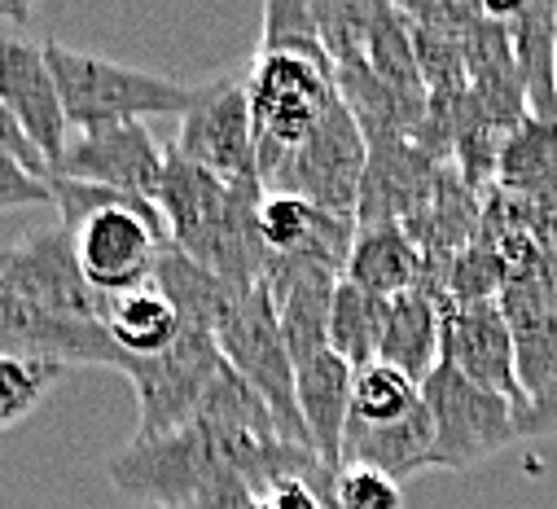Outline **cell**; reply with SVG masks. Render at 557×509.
I'll use <instances>...</instances> for the list:
<instances>
[{"instance_id":"6da1fadb","label":"cell","mask_w":557,"mask_h":509,"mask_svg":"<svg viewBox=\"0 0 557 509\" xmlns=\"http://www.w3.org/2000/svg\"><path fill=\"white\" fill-rule=\"evenodd\" d=\"M0 351L53 360L62 369L123 364V351L106 334V299L84 282L66 224L0 246Z\"/></svg>"},{"instance_id":"7a4b0ae2","label":"cell","mask_w":557,"mask_h":509,"mask_svg":"<svg viewBox=\"0 0 557 509\" xmlns=\"http://www.w3.org/2000/svg\"><path fill=\"white\" fill-rule=\"evenodd\" d=\"M259 202L263 198L242 194L168 150V176L159 194L168 241L181 254H189L198 269L228 282L233 290L263 286L272 264V250L263 246L259 233Z\"/></svg>"},{"instance_id":"3957f363","label":"cell","mask_w":557,"mask_h":509,"mask_svg":"<svg viewBox=\"0 0 557 509\" xmlns=\"http://www.w3.org/2000/svg\"><path fill=\"white\" fill-rule=\"evenodd\" d=\"M45 62L62 92V110L75 133H101L119 123H146L150 114H185L198 88L110 62L101 53L66 49L62 40H45Z\"/></svg>"},{"instance_id":"277c9868","label":"cell","mask_w":557,"mask_h":509,"mask_svg":"<svg viewBox=\"0 0 557 509\" xmlns=\"http://www.w3.org/2000/svg\"><path fill=\"white\" fill-rule=\"evenodd\" d=\"M246 101L255 127L259 181L268 194L282 163L317 133V123L338 101L334 66L295 53H255V62L246 66Z\"/></svg>"},{"instance_id":"5b68a950","label":"cell","mask_w":557,"mask_h":509,"mask_svg":"<svg viewBox=\"0 0 557 509\" xmlns=\"http://www.w3.org/2000/svg\"><path fill=\"white\" fill-rule=\"evenodd\" d=\"M215 347H220L224 364L237 377H246L255 396L268 405L276 431L290 444L308 448V435L299 422V400H295V360L286 351L282 325H276V308L263 286L233 295V303L224 308V316L215 325Z\"/></svg>"},{"instance_id":"8992f818","label":"cell","mask_w":557,"mask_h":509,"mask_svg":"<svg viewBox=\"0 0 557 509\" xmlns=\"http://www.w3.org/2000/svg\"><path fill=\"white\" fill-rule=\"evenodd\" d=\"M119 373L136 392V435L132 439H159L198 418L207 392L224 373V356L215 347V334L181 325V334L168 351L123 356Z\"/></svg>"},{"instance_id":"52a82bcc","label":"cell","mask_w":557,"mask_h":509,"mask_svg":"<svg viewBox=\"0 0 557 509\" xmlns=\"http://www.w3.org/2000/svg\"><path fill=\"white\" fill-rule=\"evenodd\" d=\"M168 150L176 159L220 176L224 185L263 198L255 127H250V101H246V71L211 79L207 88H198L194 105L181 114V133H176V141Z\"/></svg>"},{"instance_id":"ba28073f","label":"cell","mask_w":557,"mask_h":509,"mask_svg":"<svg viewBox=\"0 0 557 509\" xmlns=\"http://www.w3.org/2000/svg\"><path fill=\"white\" fill-rule=\"evenodd\" d=\"M422 405L435 422V457L431 470H470L496 457L518 439L513 418L518 409L496 396L474 387L453 364H435V373L422 382Z\"/></svg>"},{"instance_id":"9c48e42d","label":"cell","mask_w":557,"mask_h":509,"mask_svg":"<svg viewBox=\"0 0 557 509\" xmlns=\"http://www.w3.org/2000/svg\"><path fill=\"white\" fill-rule=\"evenodd\" d=\"M364 167H369V141L360 133L356 114L343 105V97L330 105V114L317 123V133L282 163L268 189L299 194L334 215H351L360 207L364 189Z\"/></svg>"},{"instance_id":"30bf717a","label":"cell","mask_w":557,"mask_h":509,"mask_svg":"<svg viewBox=\"0 0 557 509\" xmlns=\"http://www.w3.org/2000/svg\"><path fill=\"white\" fill-rule=\"evenodd\" d=\"M71 233H75V254H79L84 282L101 299L150 286L154 269H159V254L168 250L163 220H150L146 211H132V207L92 211Z\"/></svg>"},{"instance_id":"8fae6325","label":"cell","mask_w":557,"mask_h":509,"mask_svg":"<svg viewBox=\"0 0 557 509\" xmlns=\"http://www.w3.org/2000/svg\"><path fill=\"white\" fill-rule=\"evenodd\" d=\"M58 176L101 185L146 207H159L168 154L146 123H119V127H101V133H75L66 141Z\"/></svg>"},{"instance_id":"7c38bea8","label":"cell","mask_w":557,"mask_h":509,"mask_svg":"<svg viewBox=\"0 0 557 509\" xmlns=\"http://www.w3.org/2000/svg\"><path fill=\"white\" fill-rule=\"evenodd\" d=\"M0 105L18 119L27 141L40 150L49 176H58L66 141H71V123L62 110L53 71L45 62V45L18 32H0Z\"/></svg>"},{"instance_id":"4fadbf2b","label":"cell","mask_w":557,"mask_h":509,"mask_svg":"<svg viewBox=\"0 0 557 509\" xmlns=\"http://www.w3.org/2000/svg\"><path fill=\"white\" fill-rule=\"evenodd\" d=\"M440 360L453 364L461 377H470L474 387L505 396L518 413L527 409L522 382L513 369V334L500 303H448Z\"/></svg>"},{"instance_id":"5bb4252c","label":"cell","mask_w":557,"mask_h":509,"mask_svg":"<svg viewBox=\"0 0 557 509\" xmlns=\"http://www.w3.org/2000/svg\"><path fill=\"white\" fill-rule=\"evenodd\" d=\"M259 233L272 254H295V260H317L334 273H347V254L356 241V220L334 215L299 194L268 189L259 202Z\"/></svg>"},{"instance_id":"9a60e30c","label":"cell","mask_w":557,"mask_h":509,"mask_svg":"<svg viewBox=\"0 0 557 509\" xmlns=\"http://www.w3.org/2000/svg\"><path fill=\"white\" fill-rule=\"evenodd\" d=\"M351 387H356V369L343 356H334L330 347L295 369V400H299V422H304L308 448L330 470L343 465V439H347V422H351Z\"/></svg>"},{"instance_id":"2e32d148","label":"cell","mask_w":557,"mask_h":509,"mask_svg":"<svg viewBox=\"0 0 557 509\" xmlns=\"http://www.w3.org/2000/svg\"><path fill=\"white\" fill-rule=\"evenodd\" d=\"M444 295L431 290L426 282L408 290V295H395L391 308H386V325H382V347H377V360L382 364H395L399 373H408L417 387L435 373L440 364V347H444Z\"/></svg>"},{"instance_id":"e0dca14e","label":"cell","mask_w":557,"mask_h":509,"mask_svg":"<svg viewBox=\"0 0 557 509\" xmlns=\"http://www.w3.org/2000/svg\"><path fill=\"white\" fill-rule=\"evenodd\" d=\"M343 277L377 299H395V295H408L422 286L426 260H422V246L408 237V228L399 220L356 224V241H351Z\"/></svg>"},{"instance_id":"ac0fdd59","label":"cell","mask_w":557,"mask_h":509,"mask_svg":"<svg viewBox=\"0 0 557 509\" xmlns=\"http://www.w3.org/2000/svg\"><path fill=\"white\" fill-rule=\"evenodd\" d=\"M431 457H435V422L426 405H417L408 418L391 426H347L343 439V465H369L391 474L395 483L431 470Z\"/></svg>"},{"instance_id":"d6986e66","label":"cell","mask_w":557,"mask_h":509,"mask_svg":"<svg viewBox=\"0 0 557 509\" xmlns=\"http://www.w3.org/2000/svg\"><path fill=\"white\" fill-rule=\"evenodd\" d=\"M492 14L509 23V45H513V66L522 79L527 114L557 127V71H553L557 5H518V10H492Z\"/></svg>"},{"instance_id":"ffe728a7","label":"cell","mask_w":557,"mask_h":509,"mask_svg":"<svg viewBox=\"0 0 557 509\" xmlns=\"http://www.w3.org/2000/svg\"><path fill=\"white\" fill-rule=\"evenodd\" d=\"M496 176L518 198H531L540 207L557 202V127L522 114L509 141H500Z\"/></svg>"},{"instance_id":"44dd1931","label":"cell","mask_w":557,"mask_h":509,"mask_svg":"<svg viewBox=\"0 0 557 509\" xmlns=\"http://www.w3.org/2000/svg\"><path fill=\"white\" fill-rule=\"evenodd\" d=\"M106 334L123 356H159L181 334V312L154 286L106 299Z\"/></svg>"},{"instance_id":"7402d4cb","label":"cell","mask_w":557,"mask_h":509,"mask_svg":"<svg viewBox=\"0 0 557 509\" xmlns=\"http://www.w3.org/2000/svg\"><path fill=\"white\" fill-rule=\"evenodd\" d=\"M159 295H168V303L181 312V325H194V330H207V334H215V325H220V316H224V308L233 303V286L228 282H220L215 273H207V269H198L189 254H181L172 241H168V250L159 254V269H154V282H150Z\"/></svg>"},{"instance_id":"603a6c76","label":"cell","mask_w":557,"mask_h":509,"mask_svg":"<svg viewBox=\"0 0 557 509\" xmlns=\"http://www.w3.org/2000/svg\"><path fill=\"white\" fill-rule=\"evenodd\" d=\"M386 308H391V299H377V295L351 286L347 277H343L338 290H334V308H330V351L343 356L356 373L377 360Z\"/></svg>"},{"instance_id":"cb8c5ba5","label":"cell","mask_w":557,"mask_h":509,"mask_svg":"<svg viewBox=\"0 0 557 509\" xmlns=\"http://www.w3.org/2000/svg\"><path fill=\"white\" fill-rule=\"evenodd\" d=\"M417 405H422V387H417L408 373H399L395 364L373 360L369 369L356 373L347 426H391V422L408 418Z\"/></svg>"},{"instance_id":"d4e9b609","label":"cell","mask_w":557,"mask_h":509,"mask_svg":"<svg viewBox=\"0 0 557 509\" xmlns=\"http://www.w3.org/2000/svg\"><path fill=\"white\" fill-rule=\"evenodd\" d=\"M58 377H62V364H53V360L0 351V431L32 418L40 409V400L53 392Z\"/></svg>"},{"instance_id":"484cf974","label":"cell","mask_w":557,"mask_h":509,"mask_svg":"<svg viewBox=\"0 0 557 509\" xmlns=\"http://www.w3.org/2000/svg\"><path fill=\"white\" fill-rule=\"evenodd\" d=\"M259 53H295V58H312L321 66H334L325 45H321V27H317L312 5H295V0H272L263 10Z\"/></svg>"},{"instance_id":"4316f807","label":"cell","mask_w":557,"mask_h":509,"mask_svg":"<svg viewBox=\"0 0 557 509\" xmlns=\"http://www.w3.org/2000/svg\"><path fill=\"white\" fill-rule=\"evenodd\" d=\"M334 505L338 509H404V483L369 465H338Z\"/></svg>"},{"instance_id":"83f0119b","label":"cell","mask_w":557,"mask_h":509,"mask_svg":"<svg viewBox=\"0 0 557 509\" xmlns=\"http://www.w3.org/2000/svg\"><path fill=\"white\" fill-rule=\"evenodd\" d=\"M23 207H53V189H49L45 176L23 167L18 159L0 154V215L23 211Z\"/></svg>"},{"instance_id":"f1b7e54d","label":"cell","mask_w":557,"mask_h":509,"mask_svg":"<svg viewBox=\"0 0 557 509\" xmlns=\"http://www.w3.org/2000/svg\"><path fill=\"white\" fill-rule=\"evenodd\" d=\"M0 154H10V159H18L23 167H32L36 176H45L49 181V167H45V159H40V150L27 141V133L18 127V119L0 105Z\"/></svg>"},{"instance_id":"f546056e","label":"cell","mask_w":557,"mask_h":509,"mask_svg":"<svg viewBox=\"0 0 557 509\" xmlns=\"http://www.w3.org/2000/svg\"><path fill=\"white\" fill-rule=\"evenodd\" d=\"M513 431H518V439H548V435H557V387L540 405L522 409L513 418Z\"/></svg>"},{"instance_id":"4dcf8cb0","label":"cell","mask_w":557,"mask_h":509,"mask_svg":"<svg viewBox=\"0 0 557 509\" xmlns=\"http://www.w3.org/2000/svg\"><path fill=\"white\" fill-rule=\"evenodd\" d=\"M0 18H18V23H23L27 14H23V10H0Z\"/></svg>"},{"instance_id":"1f68e13d","label":"cell","mask_w":557,"mask_h":509,"mask_svg":"<svg viewBox=\"0 0 557 509\" xmlns=\"http://www.w3.org/2000/svg\"><path fill=\"white\" fill-rule=\"evenodd\" d=\"M553 71H557V27H553Z\"/></svg>"},{"instance_id":"d6a6232c","label":"cell","mask_w":557,"mask_h":509,"mask_svg":"<svg viewBox=\"0 0 557 509\" xmlns=\"http://www.w3.org/2000/svg\"><path fill=\"white\" fill-rule=\"evenodd\" d=\"M330 509H338V505H334V483H330Z\"/></svg>"}]
</instances>
